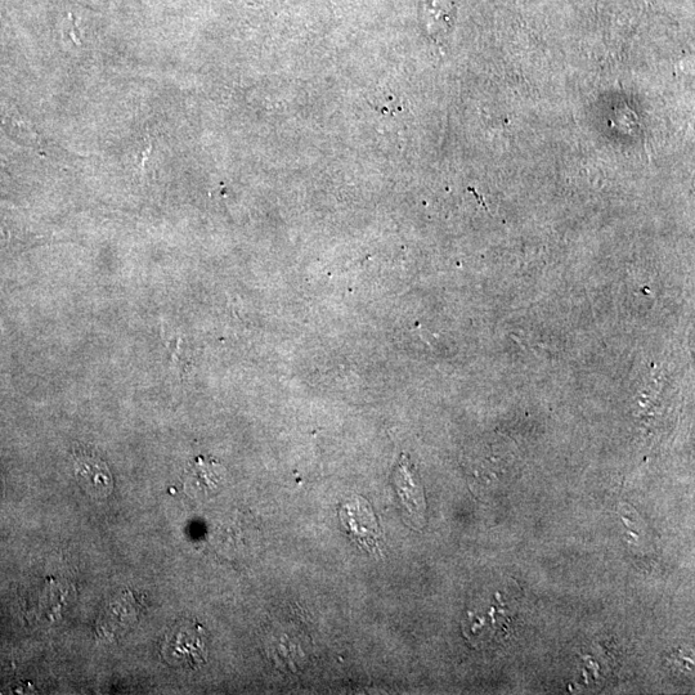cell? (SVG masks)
I'll list each match as a JSON object with an SVG mask.
<instances>
[{
  "label": "cell",
  "mask_w": 695,
  "mask_h": 695,
  "mask_svg": "<svg viewBox=\"0 0 695 695\" xmlns=\"http://www.w3.org/2000/svg\"><path fill=\"white\" fill-rule=\"evenodd\" d=\"M339 514L349 537L366 553L381 556L383 532L370 502L361 496H354L343 504Z\"/></svg>",
  "instance_id": "obj_1"
},
{
  "label": "cell",
  "mask_w": 695,
  "mask_h": 695,
  "mask_svg": "<svg viewBox=\"0 0 695 695\" xmlns=\"http://www.w3.org/2000/svg\"><path fill=\"white\" fill-rule=\"evenodd\" d=\"M205 632L203 627L188 625L172 632L165 645L169 661L179 665L199 667L206 659Z\"/></svg>",
  "instance_id": "obj_2"
},
{
  "label": "cell",
  "mask_w": 695,
  "mask_h": 695,
  "mask_svg": "<svg viewBox=\"0 0 695 695\" xmlns=\"http://www.w3.org/2000/svg\"><path fill=\"white\" fill-rule=\"evenodd\" d=\"M75 477L80 486L96 499H105L112 490L109 466L100 457L83 454L74 461Z\"/></svg>",
  "instance_id": "obj_3"
},
{
  "label": "cell",
  "mask_w": 695,
  "mask_h": 695,
  "mask_svg": "<svg viewBox=\"0 0 695 695\" xmlns=\"http://www.w3.org/2000/svg\"><path fill=\"white\" fill-rule=\"evenodd\" d=\"M398 496L401 497L403 506L411 515L412 523L423 524L425 509V499L423 487L416 481L414 473L411 472L407 464H402L396 475Z\"/></svg>",
  "instance_id": "obj_4"
}]
</instances>
